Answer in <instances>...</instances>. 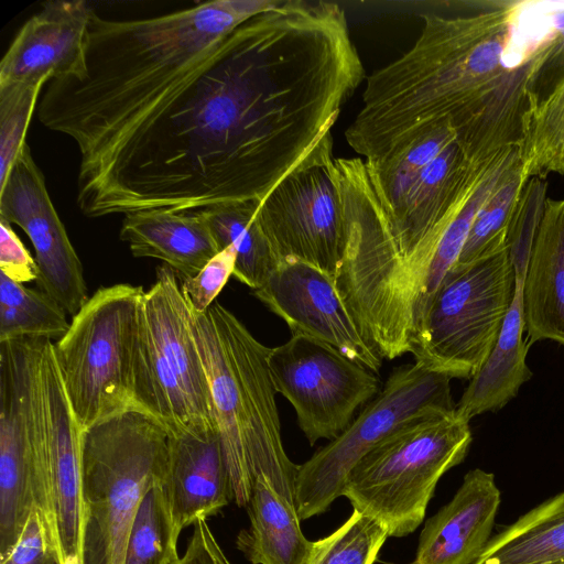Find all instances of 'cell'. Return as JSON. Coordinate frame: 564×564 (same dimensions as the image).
<instances>
[{"mask_svg":"<svg viewBox=\"0 0 564 564\" xmlns=\"http://www.w3.org/2000/svg\"><path fill=\"white\" fill-rule=\"evenodd\" d=\"M163 482L153 484L139 505L123 564H172L180 557Z\"/></svg>","mask_w":564,"mask_h":564,"instance_id":"31","label":"cell"},{"mask_svg":"<svg viewBox=\"0 0 564 564\" xmlns=\"http://www.w3.org/2000/svg\"><path fill=\"white\" fill-rule=\"evenodd\" d=\"M516 272L506 242L443 278L411 354L419 366L471 379L492 350L511 306Z\"/></svg>","mask_w":564,"mask_h":564,"instance_id":"9","label":"cell"},{"mask_svg":"<svg viewBox=\"0 0 564 564\" xmlns=\"http://www.w3.org/2000/svg\"><path fill=\"white\" fill-rule=\"evenodd\" d=\"M527 341L564 346V199L547 198L523 281Z\"/></svg>","mask_w":564,"mask_h":564,"instance_id":"21","label":"cell"},{"mask_svg":"<svg viewBox=\"0 0 564 564\" xmlns=\"http://www.w3.org/2000/svg\"><path fill=\"white\" fill-rule=\"evenodd\" d=\"M180 278L166 264L143 295L133 362V401L170 433H217L213 397ZM218 434V433H217Z\"/></svg>","mask_w":564,"mask_h":564,"instance_id":"6","label":"cell"},{"mask_svg":"<svg viewBox=\"0 0 564 564\" xmlns=\"http://www.w3.org/2000/svg\"><path fill=\"white\" fill-rule=\"evenodd\" d=\"M45 83L0 85V187L28 144L26 131Z\"/></svg>","mask_w":564,"mask_h":564,"instance_id":"34","label":"cell"},{"mask_svg":"<svg viewBox=\"0 0 564 564\" xmlns=\"http://www.w3.org/2000/svg\"><path fill=\"white\" fill-rule=\"evenodd\" d=\"M451 380L415 362L395 368L346 430L299 465L294 487L299 518L325 512L343 496L354 466L395 429L417 417L455 412Z\"/></svg>","mask_w":564,"mask_h":564,"instance_id":"10","label":"cell"},{"mask_svg":"<svg viewBox=\"0 0 564 564\" xmlns=\"http://www.w3.org/2000/svg\"><path fill=\"white\" fill-rule=\"evenodd\" d=\"M44 340L0 343V562L36 508L35 475L44 435L40 378Z\"/></svg>","mask_w":564,"mask_h":564,"instance_id":"12","label":"cell"},{"mask_svg":"<svg viewBox=\"0 0 564 564\" xmlns=\"http://www.w3.org/2000/svg\"><path fill=\"white\" fill-rule=\"evenodd\" d=\"M500 500L494 474L469 470L453 499L425 521L410 564H475L491 539Z\"/></svg>","mask_w":564,"mask_h":564,"instance_id":"19","label":"cell"},{"mask_svg":"<svg viewBox=\"0 0 564 564\" xmlns=\"http://www.w3.org/2000/svg\"><path fill=\"white\" fill-rule=\"evenodd\" d=\"M0 564H9V563L3 562V563H0ZM37 564H58V561H57L56 556H52V557H50V558H47V560H45V561H43L41 563H37Z\"/></svg>","mask_w":564,"mask_h":564,"instance_id":"39","label":"cell"},{"mask_svg":"<svg viewBox=\"0 0 564 564\" xmlns=\"http://www.w3.org/2000/svg\"><path fill=\"white\" fill-rule=\"evenodd\" d=\"M94 10L84 0L47 1L20 29L0 63V85L79 76Z\"/></svg>","mask_w":564,"mask_h":564,"instance_id":"18","label":"cell"},{"mask_svg":"<svg viewBox=\"0 0 564 564\" xmlns=\"http://www.w3.org/2000/svg\"><path fill=\"white\" fill-rule=\"evenodd\" d=\"M523 1H445L425 12L413 46L367 77L348 144L378 162L477 99L505 68Z\"/></svg>","mask_w":564,"mask_h":564,"instance_id":"3","label":"cell"},{"mask_svg":"<svg viewBox=\"0 0 564 564\" xmlns=\"http://www.w3.org/2000/svg\"><path fill=\"white\" fill-rule=\"evenodd\" d=\"M253 295L281 317L292 335H304L338 349L378 373L382 358L360 334L340 297L335 279L317 267L283 260Z\"/></svg>","mask_w":564,"mask_h":564,"instance_id":"17","label":"cell"},{"mask_svg":"<svg viewBox=\"0 0 564 564\" xmlns=\"http://www.w3.org/2000/svg\"><path fill=\"white\" fill-rule=\"evenodd\" d=\"M388 538L381 522L354 510L334 532L313 542L305 564H375Z\"/></svg>","mask_w":564,"mask_h":564,"instance_id":"33","label":"cell"},{"mask_svg":"<svg viewBox=\"0 0 564 564\" xmlns=\"http://www.w3.org/2000/svg\"><path fill=\"white\" fill-rule=\"evenodd\" d=\"M144 293L142 286L128 283L99 288L54 344L63 384L83 430L134 408L133 362Z\"/></svg>","mask_w":564,"mask_h":564,"instance_id":"8","label":"cell"},{"mask_svg":"<svg viewBox=\"0 0 564 564\" xmlns=\"http://www.w3.org/2000/svg\"><path fill=\"white\" fill-rule=\"evenodd\" d=\"M257 219L281 261L306 262L335 279L344 252L345 220L333 137L260 200Z\"/></svg>","mask_w":564,"mask_h":564,"instance_id":"13","label":"cell"},{"mask_svg":"<svg viewBox=\"0 0 564 564\" xmlns=\"http://www.w3.org/2000/svg\"><path fill=\"white\" fill-rule=\"evenodd\" d=\"M169 430L128 409L83 430L84 564H123L147 490L164 481Z\"/></svg>","mask_w":564,"mask_h":564,"instance_id":"5","label":"cell"},{"mask_svg":"<svg viewBox=\"0 0 564 564\" xmlns=\"http://www.w3.org/2000/svg\"><path fill=\"white\" fill-rule=\"evenodd\" d=\"M66 311L43 291L25 288L0 272V343L18 338H62Z\"/></svg>","mask_w":564,"mask_h":564,"instance_id":"29","label":"cell"},{"mask_svg":"<svg viewBox=\"0 0 564 564\" xmlns=\"http://www.w3.org/2000/svg\"><path fill=\"white\" fill-rule=\"evenodd\" d=\"M172 564H231L206 519H198L185 553Z\"/></svg>","mask_w":564,"mask_h":564,"instance_id":"38","label":"cell"},{"mask_svg":"<svg viewBox=\"0 0 564 564\" xmlns=\"http://www.w3.org/2000/svg\"><path fill=\"white\" fill-rule=\"evenodd\" d=\"M280 0H215L142 20L93 13L79 76L52 79L41 123L72 138L77 188L96 178L200 72L240 24Z\"/></svg>","mask_w":564,"mask_h":564,"instance_id":"2","label":"cell"},{"mask_svg":"<svg viewBox=\"0 0 564 564\" xmlns=\"http://www.w3.org/2000/svg\"><path fill=\"white\" fill-rule=\"evenodd\" d=\"M519 159L518 149L510 147L498 152L489 163L482 177L471 192L463 207L442 235L423 284L414 321V340L443 278L457 262L473 221L494 189L501 182L511 165ZM413 346V344H412ZM412 349V348H411Z\"/></svg>","mask_w":564,"mask_h":564,"instance_id":"27","label":"cell"},{"mask_svg":"<svg viewBox=\"0 0 564 564\" xmlns=\"http://www.w3.org/2000/svg\"><path fill=\"white\" fill-rule=\"evenodd\" d=\"M564 44L544 1H525L506 51L502 73L473 102L448 119L455 142L474 165L503 149H518L523 122L549 59Z\"/></svg>","mask_w":564,"mask_h":564,"instance_id":"11","label":"cell"},{"mask_svg":"<svg viewBox=\"0 0 564 564\" xmlns=\"http://www.w3.org/2000/svg\"><path fill=\"white\" fill-rule=\"evenodd\" d=\"M527 181L518 159L479 208L456 264L469 263L506 245L510 220Z\"/></svg>","mask_w":564,"mask_h":564,"instance_id":"32","label":"cell"},{"mask_svg":"<svg viewBox=\"0 0 564 564\" xmlns=\"http://www.w3.org/2000/svg\"><path fill=\"white\" fill-rule=\"evenodd\" d=\"M471 440L469 421L456 411L409 421L354 466L343 496L381 522L389 538L406 536L423 522L438 480L465 459Z\"/></svg>","mask_w":564,"mask_h":564,"instance_id":"7","label":"cell"},{"mask_svg":"<svg viewBox=\"0 0 564 564\" xmlns=\"http://www.w3.org/2000/svg\"><path fill=\"white\" fill-rule=\"evenodd\" d=\"M475 564H564V491L491 536Z\"/></svg>","mask_w":564,"mask_h":564,"instance_id":"25","label":"cell"},{"mask_svg":"<svg viewBox=\"0 0 564 564\" xmlns=\"http://www.w3.org/2000/svg\"><path fill=\"white\" fill-rule=\"evenodd\" d=\"M546 189V180L534 176L527 181L519 194L507 235L516 273L525 274L547 200Z\"/></svg>","mask_w":564,"mask_h":564,"instance_id":"35","label":"cell"},{"mask_svg":"<svg viewBox=\"0 0 564 564\" xmlns=\"http://www.w3.org/2000/svg\"><path fill=\"white\" fill-rule=\"evenodd\" d=\"M192 314L234 502L248 506L257 478L267 479L294 501L299 465L289 458L281 437L270 348L218 302L200 315Z\"/></svg>","mask_w":564,"mask_h":564,"instance_id":"4","label":"cell"},{"mask_svg":"<svg viewBox=\"0 0 564 564\" xmlns=\"http://www.w3.org/2000/svg\"><path fill=\"white\" fill-rule=\"evenodd\" d=\"M247 509L250 524L238 533L236 546L251 564H305L313 541L301 530L294 501L257 478Z\"/></svg>","mask_w":564,"mask_h":564,"instance_id":"24","label":"cell"},{"mask_svg":"<svg viewBox=\"0 0 564 564\" xmlns=\"http://www.w3.org/2000/svg\"><path fill=\"white\" fill-rule=\"evenodd\" d=\"M163 487L177 539L184 528L219 513L234 501L218 434L170 433Z\"/></svg>","mask_w":564,"mask_h":564,"instance_id":"20","label":"cell"},{"mask_svg":"<svg viewBox=\"0 0 564 564\" xmlns=\"http://www.w3.org/2000/svg\"><path fill=\"white\" fill-rule=\"evenodd\" d=\"M236 251L229 246L213 257L194 276L181 279V289L191 311H208L226 285L236 265Z\"/></svg>","mask_w":564,"mask_h":564,"instance_id":"36","label":"cell"},{"mask_svg":"<svg viewBox=\"0 0 564 564\" xmlns=\"http://www.w3.org/2000/svg\"><path fill=\"white\" fill-rule=\"evenodd\" d=\"M268 365L276 392L292 404L311 445L336 438L379 393L377 373L304 335L270 348Z\"/></svg>","mask_w":564,"mask_h":564,"instance_id":"14","label":"cell"},{"mask_svg":"<svg viewBox=\"0 0 564 564\" xmlns=\"http://www.w3.org/2000/svg\"><path fill=\"white\" fill-rule=\"evenodd\" d=\"M120 239L137 258H155L180 279L194 276L220 250L200 212L145 210L127 214Z\"/></svg>","mask_w":564,"mask_h":564,"instance_id":"22","label":"cell"},{"mask_svg":"<svg viewBox=\"0 0 564 564\" xmlns=\"http://www.w3.org/2000/svg\"><path fill=\"white\" fill-rule=\"evenodd\" d=\"M259 203L247 200L199 210L219 250L234 247L237 257L232 275L252 291L262 286L281 262L257 219Z\"/></svg>","mask_w":564,"mask_h":564,"instance_id":"26","label":"cell"},{"mask_svg":"<svg viewBox=\"0 0 564 564\" xmlns=\"http://www.w3.org/2000/svg\"><path fill=\"white\" fill-rule=\"evenodd\" d=\"M518 153L528 180L564 175V74L527 115Z\"/></svg>","mask_w":564,"mask_h":564,"instance_id":"28","label":"cell"},{"mask_svg":"<svg viewBox=\"0 0 564 564\" xmlns=\"http://www.w3.org/2000/svg\"><path fill=\"white\" fill-rule=\"evenodd\" d=\"M454 141V132L446 121L401 151L378 162H366L370 178L388 214L401 203L421 172Z\"/></svg>","mask_w":564,"mask_h":564,"instance_id":"30","label":"cell"},{"mask_svg":"<svg viewBox=\"0 0 564 564\" xmlns=\"http://www.w3.org/2000/svg\"><path fill=\"white\" fill-rule=\"evenodd\" d=\"M0 272L11 280L25 283L37 281L40 271L11 224L0 218Z\"/></svg>","mask_w":564,"mask_h":564,"instance_id":"37","label":"cell"},{"mask_svg":"<svg viewBox=\"0 0 564 564\" xmlns=\"http://www.w3.org/2000/svg\"><path fill=\"white\" fill-rule=\"evenodd\" d=\"M355 85L330 33L282 2L237 26L76 202L89 218L262 200L325 139Z\"/></svg>","mask_w":564,"mask_h":564,"instance_id":"1","label":"cell"},{"mask_svg":"<svg viewBox=\"0 0 564 564\" xmlns=\"http://www.w3.org/2000/svg\"><path fill=\"white\" fill-rule=\"evenodd\" d=\"M40 378L44 435L35 475L36 508L58 564H84L83 429L50 339L44 340Z\"/></svg>","mask_w":564,"mask_h":564,"instance_id":"15","label":"cell"},{"mask_svg":"<svg viewBox=\"0 0 564 564\" xmlns=\"http://www.w3.org/2000/svg\"><path fill=\"white\" fill-rule=\"evenodd\" d=\"M0 218L18 225L32 242L40 290L75 316L90 297L83 265L28 144L0 187Z\"/></svg>","mask_w":564,"mask_h":564,"instance_id":"16","label":"cell"},{"mask_svg":"<svg viewBox=\"0 0 564 564\" xmlns=\"http://www.w3.org/2000/svg\"><path fill=\"white\" fill-rule=\"evenodd\" d=\"M524 276L525 274H516L512 303L496 344L456 404L457 415L467 421L476 415L502 409L532 377L525 362L530 345L523 338Z\"/></svg>","mask_w":564,"mask_h":564,"instance_id":"23","label":"cell"}]
</instances>
